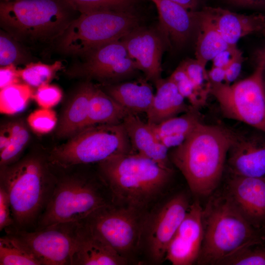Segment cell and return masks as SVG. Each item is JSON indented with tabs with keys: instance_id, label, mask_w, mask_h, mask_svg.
I'll return each mask as SVG.
<instances>
[{
	"instance_id": "d4e9b609",
	"label": "cell",
	"mask_w": 265,
	"mask_h": 265,
	"mask_svg": "<svg viewBox=\"0 0 265 265\" xmlns=\"http://www.w3.org/2000/svg\"><path fill=\"white\" fill-rule=\"evenodd\" d=\"M198 29L195 59L206 68L208 61L230 47L217 29L212 19L204 9L197 11Z\"/></svg>"
},
{
	"instance_id": "ba28073f",
	"label": "cell",
	"mask_w": 265,
	"mask_h": 265,
	"mask_svg": "<svg viewBox=\"0 0 265 265\" xmlns=\"http://www.w3.org/2000/svg\"><path fill=\"white\" fill-rule=\"evenodd\" d=\"M122 123L85 128L65 143L55 147L49 157L57 167L99 163L116 155L132 152Z\"/></svg>"
},
{
	"instance_id": "7bdbcfd3",
	"label": "cell",
	"mask_w": 265,
	"mask_h": 265,
	"mask_svg": "<svg viewBox=\"0 0 265 265\" xmlns=\"http://www.w3.org/2000/svg\"><path fill=\"white\" fill-rule=\"evenodd\" d=\"M228 2L238 6L261 9L265 8V0H226Z\"/></svg>"
},
{
	"instance_id": "836d02e7",
	"label": "cell",
	"mask_w": 265,
	"mask_h": 265,
	"mask_svg": "<svg viewBox=\"0 0 265 265\" xmlns=\"http://www.w3.org/2000/svg\"><path fill=\"white\" fill-rule=\"evenodd\" d=\"M265 241L248 245L224 259V265H265Z\"/></svg>"
},
{
	"instance_id": "5bb4252c",
	"label": "cell",
	"mask_w": 265,
	"mask_h": 265,
	"mask_svg": "<svg viewBox=\"0 0 265 265\" xmlns=\"http://www.w3.org/2000/svg\"><path fill=\"white\" fill-rule=\"evenodd\" d=\"M225 192L245 219L265 235V177L230 175Z\"/></svg>"
},
{
	"instance_id": "1f68e13d",
	"label": "cell",
	"mask_w": 265,
	"mask_h": 265,
	"mask_svg": "<svg viewBox=\"0 0 265 265\" xmlns=\"http://www.w3.org/2000/svg\"><path fill=\"white\" fill-rule=\"evenodd\" d=\"M62 68V63L56 61L51 64L32 62L19 69L21 79L33 87L48 84L56 73Z\"/></svg>"
},
{
	"instance_id": "d590c367",
	"label": "cell",
	"mask_w": 265,
	"mask_h": 265,
	"mask_svg": "<svg viewBox=\"0 0 265 265\" xmlns=\"http://www.w3.org/2000/svg\"><path fill=\"white\" fill-rule=\"evenodd\" d=\"M80 13L101 9H124L135 0H67Z\"/></svg>"
},
{
	"instance_id": "60d3db41",
	"label": "cell",
	"mask_w": 265,
	"mask_h": 265,
	"mask_svg": "<svg viewBox=\"0 0 265 265\" xmlns=\"http://www.w3.org/2000/svg\"><path fill=\"white\" fill-rule=\"evenodd\" d=\"M19 69L14 65L0 67V89L7 86L20 83Z\"/></svg>"
},
{
	"instance_id": "f1b7e54d",
	"label": "cell",
	"mask_w": 265,
	"mask_h": 265,
	"mask_svg": "<svg viewBox=\"0 0 265 265\" xmlns=\"http://www.w3.org/2000/svg\"><path fill=\"white\" fill-rule=\"evenodd\" d=\"M33 92L32 87L26 83H18L7 86L0 90L1 113L13 115L24 110Z\"/></svg>"
},
{
	"instance_id": "9a60e30c",
	"label": "cell",
	"mask_w": 265,
	"mask_h": 265,
	"mask_svg": "<svg viewBox=\"0 0 265 265\" xmlns=\"http://www.w3.org/2000/svg\"><path fill=\"white\" fill-rule=\"evenodd\" d=\"M203 208L198 200L189 209L166 252L165 260L173 265H191L198 260L203 239Z\"/></svg>"
},
{
	"instance_id": "b9f144b4",
	"label": "cell",
	"mask_w": 265,
	"mask_h": 265,
	"mask_svg": "<svg viewBox=\"0 0 265 265\" xmlns=\"http://www.w3.org/2000/svg\"><path fill=\"white\" fill-rule=\"evenodd\" d=\"M237 49V47H230L218 53L212 59L213 66L225 69L231 62Z\"/></svg>"
},
{
	"instance_id": "ffe728a7",
	"label": "cell",
	"mask_w": 265,
	"mask_h": 265,
	"mask_svg": "<svg viewBox=\"0 0 265 265\" xmlns=\"http://www.w3.org/2000/svg\"><path fill=\"white\" fill-rule=\"evenodd\" d=\"M157 7L161 29L177 45H183L197 27V11L168 0H151Z\"/></svg>"
},
{
	"instance_id": "ee69618b",
	"label": "cell",
	"mask_w": 265,
	"mask_h": 265,
	"mask_svg": "<svg viewBox=\"0 0 265 265\" xmlns=\"http://www.w3.org/2000/svg\"><path fill=\"white\" fill-rule=\"evenodd\" d=\"M208 76L211 83H223L225 79V69L212 66L208 72Z\"/></svg>"
},
{
	"instance_id": "c3c4849f",
	"label": "cell",
	"mask_w": 265,
	"mask_h": 265,
	"mask_svg": "<svg viewBox=\"0 0 265 265\" xmlns=\"http://www.w3.org/2000/svg\"><path fill=\"white\" fill-rule=\"evenodd\" d=\"M264 86H265V73L264 74Z\"/></svg>"
},
{
	"instance_id": "e575fe53",
	"label": "cell",
	"mask_w": 265,
	"mask_h": 265,
	"mask_svg": "<svg viewBox=\"0 0 265 265\" xmlns=\"http://www.w3.org/2000/svg\"><path fill=\"white\" fill-rule=\"evenodd\" d=\"M27 122L34 132L39 134H45L54 128L57 118L53 110L41 107L28 115Z\"/></svg>"
},
{
	"instance_id": "8fae6325",
	"label": "cell",
	"mask_w": 265,
	"mask_h": 265,
	"mask_svg": "<svg viewBox=\"0 0 265 265\" xmlns=\"http://www.w3.org/2000/svg\"><path fill=\"white\" fill-rule=\"evenodd\" d=\"M143 211L113 203L82 220L129 263L139 252Z\"/></svg>"
},
{
	"instance_id": "681fc988",
	"label": "cell",
	"mask_w": 265,
	"mask_h": 265,
	"mask_svg": "<svg viewBox=\"0 0 265 265\" xmlns=\"http://www.w3.org/2000/svg\"></svg>"
},
{
	"instance_id": "bcb514c9",
	"label": "cell",
	"mask_w": 265,
	"mask_h": 265,
	"mask_svg": "<svg viewBox=\"0 0 265 265\" xmlns=\"http://www.w3.org/2000/svg\"><path fill=\"white\" fill-rule=\"evenodd\" d=\"M261 32L263 33V34L265 36V24L264 25V26L261 30Z\"/></svg>"
},
{
	"instance_id": "f546056e",
	"label": "cell",
	"mask_w": 265,
	"mask_h": 265,
	"mask_svg": "<svg viewBox=\"0 0 265 265\" xmlns=\"http://www.w3.org/2000/svg\"><path fill=\"white\" fill-rule=\"evenodd\" d=\"M30 49L8 33L0 30V65H26L34 62Z\"/></svg>"
},
{
	"instance_id": "7c38bea8",
	"label": "cell",
	"mask_w": 265,
	"mask_h": 265,
	"mask_svg": "<svg viewBox=\"0 0 265 265\" xmlns=\"http://www.w3.org/2000/svg\"><path fill=\"white\" fill-rule=\"evenodd\" d=\"M80 224L60 222L31 231L5 230L22 240L41 265H71Z\"/></svg>"
},
{
	"instance_id": "74e56055",
	"label": "cell",
	"mask_w": 265,
	"mask_h": 265,
	"mask_svg": "<svg viewBox=\"0 0 265 265\" xmlns=\"http://www.w3.org/2000/svg\"><path fill=\"white\" fill-rule=\"evenodd\" d=\"M62 97L60 88L55 85L46 84L38 87L32 98L42 108H51L57 105Z\"/></svg>"
},
{
	"instance_id": "4dcf8cb0",
	"label": "cell",
	"mask_w": 265,
	"mask_h": 265,
	"mask_svg": "<svg viewBox=\"0 0 265 265\" xmlns=\"http://www.w3.org/2000/svg\"><path fill=\"white\" fill-rule=\"evenodd\" d=\"M11 136L8 144L0 151V168L18 160V158L26 147L30 138L29 130L22 120L10 122Z\"/></svg>"
},
{
	"instance_id": "6da1fadb",
	"label": "cell",
	"mask_w": 265,
	"mask_h": 265,
	"mask_svg": "<svg viewBox=\"0 0 265 265\" xmlns=\"http://www.w3.org/2000/svg\"><path fill=\"white\" fill-rule=\"evenodd\" d=\"M237 136L222 127L200 122L173 150L170 159L181 171L193 194L207 196L215 191Z\"/></svg>"
},
{
	"instance_id": "2e32d148",
	"label": "cell",
	"mask_w": 265,
	"mask_h": 265,
	"mask_svg": "<svg viewBox=\"0 0 265 265\" xmlns=\"http://www.w3.org/2000/svg\"><path fill=\"white\" fill-rule=\"evenodd\" d=\"M121 40L137 70L144 73L147 80L155 83L162 79L163 42L159 34L152 29L137 27Z\"/></svg>"
},
{
	"instance_id": "9c48e42d",
	"label": "cell",
	"mask_w": 265,
	"mask_h": 265,
	"mask_svg": "<svg viewBox=\"0 0 265 265\" xmlns=\"http://www.w3.org/2000/svg\"><path fill=\"white\" fill-rule=\"evenodd\" d=\"M265 47L259 52L251 75L230 84L211 83L210 93L226 117L265 133Z\"/></svg>"
},
{
	"instance_id": "83f0119b",
	"label": "cell",
	"mask_w": 265,
	"mask_h": 265,
	"mask_svg": "<svg viewBox=\"0 0 265 265\" xmlns=\"http://www.w3.org/2000/svg\"><path fill=\"white\" fill-rule=\"evenodd\" d=\"M198 109L192 107L180 116H175L158 124H149L159 140L162 137L180 135L188 136L200 123Z\"/></svg>"
},
{
	"instance_id": "4316f807",
	"label": "cell",
	"mask_w": 265,
	"mask_h": 265,
	"mask_svg": "<svg viewBox=\"0 0 265 265\" xmlns=\"http://www.w3.org/2000/svg\"><path fill=\"white\" fill-rule=\"evenodd\" d=\"M0 265H41L27 245L10 233L0 238Z\"/></svg>"
},
{
	"instance_id": "ac0fdd59",
	"label": "cell",
	"mask_w": 265,
	"mask_h": 265,
	"mask_svg": "<svg viewBox=\"0 0 265 265\" xmlns=\"http://www.w3.org/2000/svg\"><path fill=\"white\" fill-rule=\"evenodd\" d=\"M129 262L82 220L71 260V265H125Z\"/></svg>"
},
{
	"instance_id": "8992f818",
	"label": "cell",
	"mask_w": 265,
	"mask_h": 265,
	"mask_svg": "<svg viewBox=\"0 0 265 265\" xmlns=\"http://www.w3.org/2000/svg\"><path fill=\"white\" fill-rule=\"evenodd\" d=\"M56 175L53 192L35 229L60 222L82 220L97 210L112 203L102 179L98 181L77 171Z\"/></svg>"
},
{
	"instance_id": "3957f363",
	"label": "cell",
	"mask_w": 265,
	"mask_h": 265,
	"mask_svg": "<svg viewBox=\"0 0 265 265\" xmlns=\"http://www.w3.org/2000/svg\"><path fill=\"white\" fill-rule=\"evenodd\" d=\"M49 157L32 154L0 168V185L7 191L17 231L35 229L56 182Z\"/></svg>"
},
{
	"instance_id": "f35d334b",
	"label": "cell",
	"mask_w": 265,
	"mask_h": 265,
	"mask_svg": "<svg viewBox=\"0 0 265 265\" xmlns=\"http://www.w3.org/2000/svg\"><path fill=\"white\" fill-rule=\"evenodd\" d=\"M14 223L8 193L0 185V231L12 227Z\"/></svg>"
},
{
	"instance_id": "4fadbf2b",
	"label": "cell",
	"mask_w": 265,
	"mask_h": 265,
	"mask_svg": "<svg viewBox=\"0 0 265 265\" xmlns=\"http://www.w3.org/2000/svg\"><path fill=\"white\" fill-rule=\"evenodd\" d=\"M68 74L74 77L95 79L102 82L119 80L137 70L122 40L111 42L79 56Z\"/></svg>"
},
{
	"instance_id": "ab89813d",
	"label": "cell",
	"mask_w": 265,
	"mask_h": 265,
	"mask_svg": "<svg viewBox=\"0 0 265 265\" xmlns=\"http://www.w3.org/2000/svg\"><path fill=\"white\" fill-rule=\"evenodd\" d=\"M244 61L242 53L239 49L235 52L232 60L225 69L224 83L232 84L238 77Z\"/></svg>"
},
{
	"instance_id": "484cf974",
	"label": "cell",
	"mask_w": 265,
	"mask_h": 265,
	"mask_svg": "<svg viewBox=\"0 0 265 265\" xmlns=\"http://www.w3.org/2000/svg\"><path fill=\"white\" fill-rule=\"evenodd\" d=\"M130 113L107 93L95 85L89 101L86 127L121 123Z\"/></svg>"
},
{
	"instance_id": "5b68a950",
	"label": "cell",
	"mask_w": 265,
	"mask_h": 265,
	"mask_svg": "<svg viewBox=\"0 0 265 265\" xmlns=\"http://www.w3.org/2000/svg\"><path fill=\"white\" fill-rule=\"evenodd\" d=\"M202 219L198 265H220L243 247L265 241V235L245 219L225 191L211 196L203 209Z\"/></svg>"
},
{
	"instance_id": "cb8c5ba5",
	"label": "cell",
	"mask_w": 265,
	"mask_h": 265,
	"mask_svg": "<svg viewBox=\"0 0 265 265\" xmlns=\"http://www.w3.org/2000/svg\"><path fill=\"white\" fill-rule=\"evenodd\" d=\"M94 86L87 82L77 90L60 117L56 129L57 136H73L86 127L89 101Z\"/></svg>"
},
{
	"instance_id": "277c9868",
	"label": "cell",
	"mask_w": 265,
	"mask_h": 265,
	"mask_svg": "<svg viewBox=\"0 0 265 265\" xmlns=\"http://www.w3.org/2000/svg\"><path fill=\"white\" fill-rule=\"evenodd\" d=\"M67 0H16L0 2V25L29 49L53 46L80 14Z\"/></svg>"
},
{
	"instance_id": "d6986e66",
	"label": "cell",
	"mask_w": 265,
	"mask_h": 265,
	"mask_svg": "<svg viewBox=\"0 0 265 265\" xmlns=\"http://www.w3.org/2000/svg\"><path fill=\"white\" fill-rule=\"evenodd\" d=\"M210 15L223 38L230 47H237L238 40L262 30L265 17L262 14L245 15L219 7L203 8Z\"/></svg>"
},
{
	"instance_id": "8d00e7d4",
	"label": "cell",
	"mask_w": 265,
	"mask_h": 265,
	"mask_svg": "<svg viewBox=\"0 0 265 265\" xmlns=\"http://www.w3.org/2000/svg\"><path fill=\"white\" fill-rule=\"evenodd\" d=\"M188 78L198 88L210 91L211 82L206 68L196 59H188L181 64Z\"/></svg>"
},
{
	"instance_id": "603a6c76",
	"label": "cell",
	"mask_w": 265,
	"mask_h": 265,
	"mask_svg": "<svg viewBox=\"0 0 265 265\" xmlns=\"http://www.w3.org/2000/svg\"><path fill=\"white\" fill-rule=\"evenodd\" d=\"M145 79L109 84L106 93L131 113H146L155 94L151 85Z\"/></svg>"
},
{
	"instance_id": "30bf717a",
	"label": "cell",
	"mask_w": 265,
	"mask_h": 265,
	"mask_svg": "<svg viewBox=\"0 0 265 265\" xmlns=\"http://www.w3.org/2000/svg\"><path fill=\"white\" fill-rule=\"evenodd\" d=\"M187 196L179 192L163 197L143 213L139 252L153 264L165 260L168 247L190 206Z\"/></svg>"
},
{
	"instance_id": "f6af8a7d",
	"label": "cell",
	"mask_w": 265,
	"mask_h": 265,
	"mask_svg": "<svg viewBox=\"0 0 265 265\" xmlns=\"http://www.w3.org/2000/svg\"><path fill=\"white\" fill-rule=\"evenodd\" d=\"M180 4L190 11H196L199 0H168Z\"/></svg>"
},
{
	"instance_id": "7a4b0ae2",
	"label": "cell",
	"mask_w": 265,
	"mask_h": 265,
	"mask_svg": "<svg viewBox=\"0 0 265 265\" xmlns=\"http://www.w3.org/2000/svg\"><path fill=\"white\" fill-rule=\"evenodd\" d=\"M113 204L146 211L163 196L173 170L139 153L113 156L98 163Z\"/></svg>"
},
{
	"instance_id": "d6a6232c",
	"label": "cell",
	"mask_w": 265,
	"mask_h": 265,
	"mask_svg": "<svg viewBox=\"0 0 265 265\" xmlns=\"http://www.w3.org/2000/svg\"><path fill=\"white\" fill-rule=\"evenodd\" d=\"M176 85L180 93L190 105L199 109L205 104L210 92L196 87L189 80L180 64L169 77Z\"/></svg>"
},
{
	"instance_id": "44dd1931",
	"label": "cell",
	"mask_w": 265,
	"mask_h": 265,
	"mask_svg": "<svg viewBox=\"0 0 265 265\" xmlns=\"http://www.w3.org/2000/svg\"><path fill=\"white\" fill-rule=\"evenodd\" d=\"M122 123L132 150L165 168L172 169L168 149L158 139L147 122H144L137 114L130 113Z\"/></svg>"
},
{
	"instance_id": "7dc6e473",
	"label": "cell",
	"mask_w": 265,
	"mask_h": 265,
	"mask_svg": "<svg viewBox=\"0 0 265 265\" xmlns=\"http://www.w3.org/2000/svg\"><path fill=\"white\" fill-rule=\"evenodd\" d=\"M12 0H0V1H12Z\"/></svg>"
},
{
	"instance_id": "e0dca14e",
	"label": "cell",
	"mask_w": 265,
	"mask_h": 265,
	"mask_svg": "<svg viewBox=\"0 0 265 265\" xmlns=\"http://www.w3.org/2000/svg\"><path fill=\"white\" fill-rule=\"evenodd\" d=\"M227 163L230 175L265 177V133L255 129L243 136L237 135Z\"/></svg>"
},
{
	"instance_id": "52a82bcc",
	"label": "cell",
	"mask_w": 265,
	"mask_h": 265,
	"mask_svg": "<svg viewBox=\"0 0 265 265\" xmlns=\"http://www.w3.org/2000/svg\"><path fill=\"white\" fill-rule=\"evenodd\" d=\"M137 24L136 16L123 9L82 12L53 46L62 54L79 57L103 45L121 40L136 28Z\"/></svg>"
},
{
	"instance_id": "7402d4cb",
	"label": "cell",
	"mask_w": 265,
	"mask_h": 265,
	"mask_svg": "<svg viewBox=\"0 0 265 265\" xmlns=\"http://www.w3.org/2000/svg\"><path fill=\"white\" fill-rule=\"evenodd\" d=\"M156 93L147 114V123L158 124L179 113L186 112L192 107L187 105L175 83L169 78L155 83Z\"/></svg>"
}]
</instances>
